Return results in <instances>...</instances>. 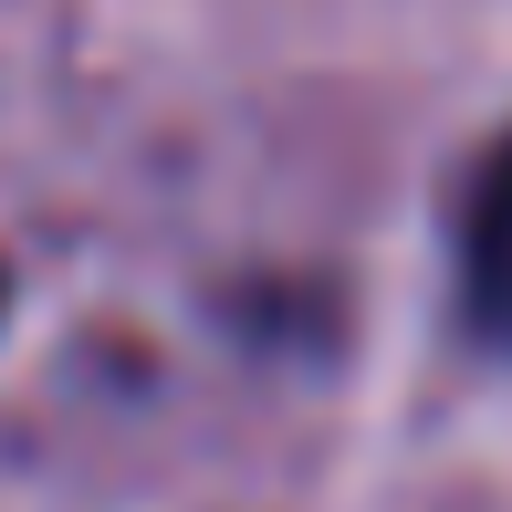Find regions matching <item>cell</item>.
Wrapping results in <instances>:
<instances>
[{
    "instance_id": "obj_1",
    "label": "cell",
    "mask_w": 512,
    "mask_h": 512,
    "mask_svg": "<svg viewBox=\"0 0 512 512\" xmlns=\"http://www.w3.org/2000/svg\"><path fill=\"white\" fill-rule=\"evenodd\" d=\"M460 304L512 356V136L492 147V168L471 178V209H460Z\"/></svg>"
}]
</instances>
